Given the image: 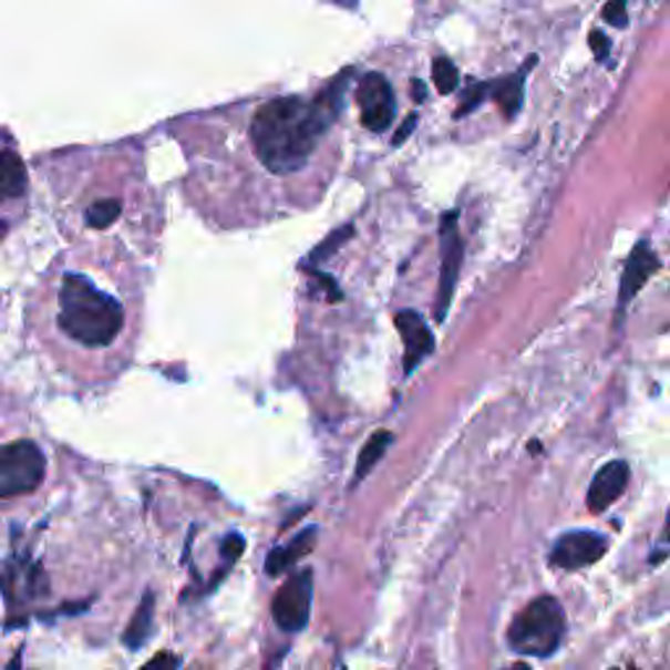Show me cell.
<instances>
[{
	"label": "cell",
	"instance_id": "15",
	"mask_svg": "<svg viewBox=\"0 0 670 670\" xmlns=\"http://www.w3.org/2000/svg\"><path fill=\"white\" fill-rule=\"evenodd\" d=\"M535 58H529L524 63V69H518L516 74H511L506 79H498V82L489 84V97L495 100V105L501 107L506 118H514V115L522 111L524 103V82H527V71L535 66Z\"/></svg>",
	"mask_w": 670,
	"mask_h": 670
},
{
	"label": "cell",
	"instance_id": "31",
	"mask_svg": "<svg viewBox=\"0 0 670 670\" xmlns=\"http://www.w3.org/2000/svg\"><path fill=\"white\" fill-rule=\"evenodd\" d=\"M506 670H532L527 662H516V666H511V668H506Z\"/></svg>",
	"mask_w": 670,
	"mask_h": 670
},
{
	"label": "cell",
	"instance_id": "26",
	"mask_svg": "<svg viewBox=\"0 0 670 670\" xmlns=\"http://www.w3.org/2000/svg\"><path fill=\"white\" fill-rule=\"evenodd\" d=\"M670 556V511H668V518H666V529H662V537L658 539V547H654L650 564L658 566L660 560H666Z\"/></svg>",
	"mask_w": 670,
	"mask_h": 670
},
{
	"label": "cell",
	"instance_id": "32",
	"mask_svg": "<svg viewBox=\"0 0 670 670\" xmlns=\"http://www.w3.org/2000/svg\"><path fill=\"white\" fill-rule=\"evenodd\" d=\"M3 301H6V297H3V293H0V309H3Z\"/></svg>",
	"mask_w": 670,
	"mask_h": 670
},
{
	"label": "cell",
	"instance_id": "18",
	"mask_svg": "<svg viewBox=\"0 0 670 670\" xmlns=\"http://www.w3.org/2000/svg\"><path fill=\"white\" fill-rule=\"evenodd\" d=\"M351 236H354V228H351V226H343V228L333 230V234H330L328 239L322 241L320 247H317V249L312 251V255L307 257V262H301V270H305V268H315L317 262H326V259H328V257H333L336 251L341 249L343 244L351 239Z\"/></svg>",
	"mask_w": 670,
	"mask_h": 670
},
{
	"label": "cell",
	"instance_id": "25",
	"mask_svg": "<svg viewBox=\"0 0 670 670\" xmlns=\"http://www.w3.org/2000/svg\"><path fill=\"white\" fill-rule=\"evenodd\" d=\"M589 48H592L597 61H605L610 53V38L605 32H600V29H592V34H589Z\"/></svg>",
	"mask_w": 670,
	"mask_h": 670
},
{
	"label": "cell",
	"instance_id": "22",
	"mask_svg": "<svg viewBox=\"0 0 670 670\" xmlns=\"http://www.w3.org/2000/svg\"><path fill=\"white\" fill-rule=\"evenodd\" d=\"M307 272H309V276H312L315 286L320 288L322 293H326L328 301H341L343 293H341V288H338V284H336L333 278L326 276V272H322V270H307Z\"/></svg>",
	"mask_w": 670,
	"mask_h": 670
},
{
	"label": "cell",
	"instance_id": "10",
	"mask_svg": "<svg viewBox=\"0 0 670 670\" xmlns=\"http://www.w3.org/2000/svg\"><path fill=\"white\" fill-rule=\"evenodd\" d=\"M359 107H362V124L374 134H383L391 126L395 115V97L393 86L388 84V79L378 71L364 74L357 90Z\"/></svg>",
	"mask_w": 670,
	"mask_h": 670
},
{
	"label": "cell",
	"instance_id": "21",
	"mask_svg": "<svg viewBox=\"0 0 670 670\" xmlns=\"http://www.w3.org/2000/svg\"><path fill=\"white\" fill-rule=\"evenodd\" d=\"M626 6H629V0H608L602 9V19L608 21V24H614L618 29H623L629 24V13H626Z\"/></svg>",
	"mask_w": 670,
	"mask_h": 670
},
{
	"label": "cell",
	"instance_id": "1",
	"mask_svg": "<svg viewBox=\"0 0 670 670\" xmlns=\"http://www.w3.org/2000/svg\"><path fill=\"white\" fill-rule=\"evenodd\" d=\"M147 265L121 244H69L29 288L21 336L63 370L105 374L144 330Z\"/></svg>",
	"mask_w": 670,
	"mask_h": 670
},
{
	"label": "cell",
	"instance_id": "5",
	"mask_svg": "<svg viewBox=\"0 0 670 670\" xmlns=\"http://www.w3.org/2000/svg\"><path fill=\"white\" fill-rule=\"evenodd\" d=\"M32 207V178L19 153L17 136L0 126V244L17 234Z\"/></svg>",
	"mask_w": 670,
	"mask_h": 670
},
{
	"label": "cell",
	"instance_id": "17",
	"mask_svg": "<svg viewBox=\"0 0 670 670\" xmlns=\"http://www.w3.org/2000/svg\"><path fill=\"white\" fill-rule=\"evenodd\" d=\"M393 443V435L388 430H378L374 435L370 437V441L364 443V449L359 451V458H357V470H354V482H362L367 474H370L374 466H378V461L385 456V451L391 449Z\"/></svg>",
	"mask_w": 670,
	"mask_h": 670
},
{
	"label": "cell",
	"instance_id": "13",
	"mask_svg": "<svg viewBox=\"0 0 670 670\" xmlns=\"http://www.w3.org/2000/svg\"><path fill=\"white\" fill-rule=\"evenodd\" d=\"M658 270H660L658 255L650 249V244L639 241L637 247H633L629 262H626V268H623L621 293H618V301H621L623 307L629 305V301L637 297L639 291H642L647 280H650Z\"/></svg>",
	"mask_w": 670,
	"mask_h": 670
},
{
	"label": "cell",
	"instance_id": "19",
	"mask_svg": "<svg viewBox=\"0 0 670 670\" xmlns=\"http://www.w3.org/2000/svg\"><path fill=\"white\" fill-rule=\"evenodd\" d=\"M432 82H435V90L441 95H451L458 86V69L453 66L449 58H435V63H432Z\"/></svg>",
	"mask_w": 670,
	"mask_h": 670
},
{
	"label": "cell",
	"instance_id": "12",
	"mask_svg": "<svg viewBox=\"0 0 670 670\" xmlns=\"http://www.w3.org/2000/svg\"><path fill=\"white\" fill-rule=\"evenodd\" d=\"M395 328H399L403 346H406L403 370H406V374H412L416 367L422 364V359H427L432 354V349H435V338H432L427 322H424L416 312H412V309L395 315Z\"/></svg>",
	"mask_w": 670,
	"mask_h": 670
},
{
	"label": "cell",
	"instance_id": "30",
	"mask_svg": "<svg viewBox=\"0 0 670 670\" xmlns=\"http://www.w3.org/2000/svg\"><path fill=\"white\" fill-rule=\"evenodd\" d=\"M284 654H286V650H284V652H280V654H276V658H272V660H270V666H268V668H265V670H278V666H280V660H284Z\"/></svg>",
	"mask_w": 670,
	"mask_h": 670
},
{
	"label": "cell",
	"instance_id": "6",
	"mask_svg": "<svg viewBox=\"0 0 670 670\" xmlns=\"http://www.w3.org/2000/svg\"><path fill=\"white\" fill-rule=\"evenodd\" d=\"M45 453L34 441L0 445V501L32 493L45 480Z\"/></svg>",
	"mask_w": 670,
	"mask_h": 670
},
{
	"label": "cell",
	"instance_id": "16",
	"mask_svg": "<svg viewBox=\"0 0 670 670\" xmlns=\"http://www.w3.org/2000/svg\"><path fill=\"white\" fill-rule=\"evenodd\" d=\"M153 618H155V595L147 589V592L142 595L140 608L134 610L132 621L126 623V633H124L126 647L140 650L142 645H147V639L153 637Z\"/></svg>",
	"mask_w": 670,
	"mask_h": 670
},
{
	"label": "cell",
	"instance_id": "9",
	"mask_svg": "<svg viewBox=\"0 0 670 670\" xmlns=\"http://www.w3.org/2000/svg\"><path fill=\"white\" fill-rule=\"evenodd\" d=\"M605 553H608V537L589 529H574L553 543L550 566L564 568V571H576V568L597 564V560L605 558Z\"/></svg>",
	"mask_w": 670,
	"mask_h": 670
},
{
	"label": "cell",
	"instance_id": "7",
	"mask_svg": "<svg viewBox=\"0 0 670 670\" xmlns=\"http://www.w3.org/2000/svg\"><path fill=\"white\" fill-rule=\"evenodd\" d=\"M312 592H315V574L312 568L293 574L284 587L272 597V618L278 629L286 633H297L307 629L309 614H312Z\"/></svg>",
	"mask_w": 670,
	"mask_h": 670
},
{
	"label": "cell",
	"instance_id": "24",
	"mask_svg": "<svg viewBox=\"0 0 670 670\" xmlns=\"http://www.w3.org/2000/svg\"><path fill=\"white\" fill-rule=\"evenodd\" d=\"M178 668H182V658H178V654L161 652L150 662H144L140 670H178Z\"/></svg>",
	"mask_w": 670,
	"mask_h": 670
},
{
	"label": "cell",
	"instance_id": "4",
	"mask_svg": "<svg viewBox=\"0 0 670 670\" xmlns=\"http://www.w3.org/2000/svg\"><path fill=\"white\" fill-rule=\"evenodd\" d=\"M566 637V610L556 597L545 595L518 610L508 626V645L518 654L550 658Z\"/></svg>",
	"mask_w": 670,
	"mask_h": 670
},
{
	"label": "cell",
	"instance_id": "20",
	"mask_svg": "<svg viewBox=\"0 0 670 670\" xmlns=\"http://www.w3.org/2000/svg\"><path fill=\"white\" fill-rule=\"evenodd\" d=\"M489 97V82H480V84H472L470 90L464 92V97H461V103L456 107V118H464L466 113L477 111V107L485 103V100Z\"/></svg>",
	"mask_w": 670,
	"mask_h": 670
},
{
	"label": "cell",
	"instance_id": "29",
	"mask_svg": "<svg viewBox=\"0 0 670 670\" xmlns=\"http://www.w3.org/2000/svg\"><path fill=\"white\" fill-rule=\"evenodd\" d=\"M21 662H24V652H17V654H13L9 670H21Z\"/></svg>",
	"mask_w": 670,
	"mask_h": 670
},
{
	"label": "cell",
	"instance_id": "23",
	"mask_svg": "<svg viewBox=\"0 0 670 670\" xmlns=\"http://www.w3.org/2000/svg\"><path fill=\"white\" fill-rule=\"evenodd\" d=\"M220 553H223V564L234 566L236 558H239L244 553V537L241 535H228L226 539H223Z\"/></svg>",
	"mask_w": 670,
	"mask_h": 670
},
{
	"label": "cell",
	"instance_id": "14",
	"mask_svg": "<svg viewBox=\"0 0 670 670\" xmlns=\"http://www.w3.org/2000/svg\"><path fill=\"white\" fill-rule=\"evenodd\" d=\"M315 543H317V527H307L305 532H299L291 543L270 550L268 560H265V571H268V576H280L284 571H288V568L297 566L301 558L315 550Z\"/></svg>",
	"mask_w": 670,
	"mask_h": 670
},
{
	"label": "cell",
	"instance_id": "8",
	"mask_svg": "<svg viewBox=\"0 0 670 670\" xmlns=\"http://www.w3.org/2000/svg\"><path fill=\"white\" fill-rule=\"evenodd\" d=\"M458 213H445L441 220V286H437V322L445 320L449 315L453 291H456V280L461 270V259H464V241L458 236Z\"/></svg>",
	"mask_w": 670,
	"mask_h": 670
},
{
	"label": "cell",
	"instance_id": "28",
	"mask_svg": "<svg viewBox=\"0 0 670 670\" xmlns=\"http://www.w3.org/2000/svg\"><path fill=\"white\" fill-rule=\"evenodd\" d=\"M412 92H414L416 103H422V100L427 97V84L420 82V79H414V82H412Z\"/></svg>",
	"mask_w": 670,
	"mask_h": 670
},
{
	"label": "cell",
	"instance_id": "27",
	"mask_svg": "<svg viewBox=\"0 0 670 670\" xmlns=\"http://www.w3.org/2000/svg\"><path fill=\"white\" fill-rule=\"evenodd\" d=\"M416 121H420V115H416V113H412V115H409V118H406V121H403V124H401V128H399V132H395V136H393V144H395V147H401V144H403V142H406V140H409V136H412V134H414V128H416Z\"/></svg>",
	"mask_w": 670,
	"mask_h": 670
},
{
	"label": "cell",
	"instance_id": "3",
	"mask_svg": "<svg viewBox=\"0 0 670 670\" xmlns=\"http://www.w3.org/2000/svg\"><path fill=\"white\" fill-rule=\"evenodd\" d=\"M333 124L336 115L317 97H272L249 115L247 140L265 171L272 176H291L305 168Z\"/></svg>",
	"mask_w": 670,
	"mask_h": 670
},
{
	"label": "cell",
	"instance_id": "2",
	"mask_svg": "<svg viewBox=\"0 0 670 670\" xmlns=\"http://www.w3.org/2000/svg\"><path fill=\"white\" fill-rule=\"evenodd\" d=\"M144 136L79 144L34 157L58 234L69 244H121L144 265L161 257L165 205L150 184Z\"/></svg>",
	"mask_w": 670,
	"mask_h": 670
},
{
	"label": "cell",
	"instance_id": "11",
	"mask_svg": "<svg viewBox=\"0 0 670 670\" xmlns=\"http://www.w3.org/2000/svg\"><path fill=\"white\" fill-rule=\"evenodd\" d=\"M629 480H631V470L626 461H621V458L608 461V464L597 470L592 482H589L587 508L592 511V514H602V511H608L626 493Z\"/></svg>",
	"mask_w": 670,
	"mask_h": 670
}]
</instances>
